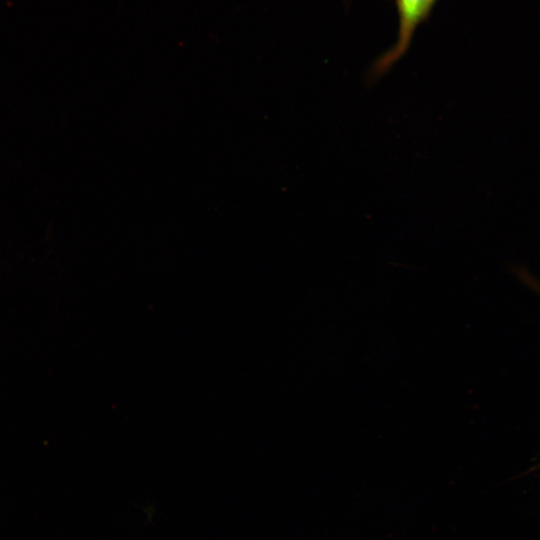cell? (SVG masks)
I'll return each mask as SVG.
<instances>
[{
  "label": "cell",
  "instance_id": "cell-1",
  "mask_svg": "<svg viewBox=\"0 0 540 540\" xmlns=\"http://www.w3.org/2000/svg\"><path fill=\"white\" fill-rule=\"evenodd\" d=\"M435 0H398L400 29L397 44L385 57L382 66L398 58L407 48L417 24L428 14Z\"/></svg>",
  "mask_w": 540,
  "mask_h": 540
},
{
  "label": "cell",
  "instance_id": "cell-2",
  "mask_svg": "<svg viewBox=\"0 0 540 540\" xmlns=\"http://www.w3.org/2000/svg\"><path fill=\"white\" fill-rule=\"evenodd\" d=\"M518 274L521 277V279L527 283V285L532 287L536 292L540 294V282L537 279H535L527 271L521 268H519Z\"/></svg>",
  "mask_w": 540,
  "mask_h": 540
}]
</instances>
